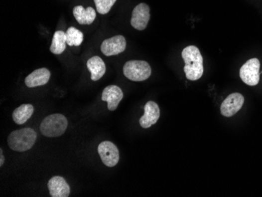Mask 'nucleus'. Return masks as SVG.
<instances>
[{"label":"nucleus","instance_id":"obj_1","mask_svg":"<svg viewBox=\"0 0 262 197\" xmlns=\"http://www.w3.org/2000/svg\"><path fill=\"white\" fill-rule=\"evenodd\" d=\"M185 65L184 67L186 78L196 81L202 77L203 74V58L199 48L196 46H188L181 53Z\"/></svg>","mask_w":262,"mask_h":197},{"label":"nucleus","instance_id":"obj_2","mask_svg":"<svg viewBox=\"0 0 262 197\" xmlns=\"http://www.w3.org/2000/svg\"><path fill=\"white\" fill-rule=\"evenodd\" d=\"M37 135L33 129L26 127L17 130L8 137V146L13 151L25 152L31 150L35 145Z\"/></svg>","mask_w":262,"mask_h":197},{"label":"nucleus","instance_id":"obj_3","mask_svg":"<svg viewBox=\"0 0 262 197\" xmlns=\"http://www.w3.org/2000/svg\"><path fill=\"white\" fill-rule=\"evenodd\" d=\"M68 127V120L64 115L56 113L46 116L40 124L41 133L48 138L61 136Z\"/></svg>","mask_w":262,"mask_h":197},{"label":"nucleus","instance_id":"obj_4","mask_svg":"<svg viewBox=\"0 0 262 197\" xmlns=\"http://www.w3.org/2000/svg\"><path fill=\"white\" fill-rule=\"evenodd\" d=\"M124 74L126 77L132 81H144L151 76V67L146 61L132 60L124 65Z\"/></svg>","mask_w":262,"mask_h":197},{"label":"nucleus","instance_id":"obj_5","mask_svg":"<svg viewBox=\"0 0 262 197\" xmlns=\"http://www.w3.org/2000/svg\"><path fill=\"white\" fill-rule=\"evenodd\" d=\"M260 75V61L258 58L248 60L240 68V78L244 83L249 86L259 84Z\"/></svg>","mask_w":262,"mask_h":197},{"label":"nucleus","instance_id":"obj_6","mask_svg":"<svg viewBox=\"0 0 262 197\" xmlns=\"http://www.w3.org/2000/svg\"><path fill=\"white\" fill-rule=\"evenodd\" d=\"M98 153L106 166L113 168L120 161V152L117 146L109 141H105L98 146Z\"/></svg>","mask_w":262,"mask_h":197},{"label":"nucleus","instance_id":"obj_7","mask_svg":"<svg viewBox=\"0 0 262 197\" xmlns=\"http://www.w3.org/2000/svg\"><path fill=\"white\" fill-rule=\"evenodd\" d=\"M244 97L240 93H233L228 96L221 105V113L225 117H231L242 109Z\"/></svg>","mask_w":262,"mask_h":197},{"label":"nucleus","instance_id":"obj_8","mask_svg":"<svg viewBox=\"0 0 262 197\" xmlns=\"http://www.w3.org/2000/svg\"><path fill=\"white\" fill-rule=\"evenodd\" d=\"M150 19V8L146 3H140L135 6L132 12L131 25L135 29L143 31L148 25Z\"/></svg>","mask_w":262,"mask_h":197},{"label":"nucleus","instance_id":"obj_9","mask_svg":"<svg viewBox=\"0 0 262 197\" xmlns=\"http://www.w3.org/2000/svg\"><path fill=\"white\" fill-rule=\"evenodd\" d=\"M127 42L123 35H116L110 39H106L102 42L101 50L108 57L121 54L126 50Z\"/></svg>","mask_w":262,"mask_h":197},{"label":"nucleus","instance_id":"obj_10","mask_svg":"<svg viewBox=\"0 0 262 197\" xmlns=\"http://www.w3.org/2000/svg\"><path fill=\"white\" fill-rule=\"evenodd\" d=\"M160 116V109L159 105L155 102L150 101L144 105V114L140 117L139 123L140 127L144 129L149 128L151 126L156 124Z\"/></svg>","mask_w":262,"mask_h":197},{"label":"nucleus","instance_id":"obj_11","mask_svg":"<svg viewBox=\"0 0 262 197\" xmlns=\"http://www.w3.org/2000/svg\"><path fill=\"white\" fill-rule=\"evenodd\" d=\"M124 98V93L120 87L116 85H110L104 89L102 99L108 102V109L114 111L118 107L119 104Z\"/></svg>","mask_w":262,"mask_h":197},{"label":"nucleus","instance_id":"obj_12","mask_svg":"<svg viewBox=\"0 0 262 197\" xmlns=\"http://www.w3.org/2000/svg\"><path fill=\"white\" fill-rule=\"evenodd\" d=\"M52 197H68L70 195V187L64 178L54 176L47 183Z\"/></svg>","mask_w":262,"mask_h":197},{"label":"nucleus","instance_id":"obj_13","mask_svg":"<svg viewBox=\"0 0 262 197\" xmlns=\"http://www.w3.org/2000/svg\"><path fill=\"white\" fill-rule=\"evenodd\" d=\"M50 78V72L47 68L36 69L26 77L24 83L29 88L39 87L48 83Z\"/></svg>","mask_w":262,"mask_h":197},{"label":"nucleus","instance_id":"obj_14","mask_svg":"<svg viewBox=\"0 0 262 197\" xmlns=\"http://www.w3.org/2000/svg\"><path fill=\"white\" fill-rule=\"evenodd\" d=\"M87 66L91 73V79L93 81L99 80L106 74V66L103 60L98 56L91 57L87 61Z\"/></svg>","mask_w":262,"mask_h":197},{"label":"nucleus","instance_id":"obj_15","mask_svg":"<svg viewBox=\"0 0 262 197\" xmlns=\"http://www.w3.org/2000/svg\"><path fill=\"white\" fill-rule=\"evenodd\" d=\"M73 15L80 24H91L96 18V12L92 7L87 9L82 6H76L73 9Z\"/></svg>","mask_w":262,"mask_h":197},{"label":"nucleus","instance_id":"obj_16","mask_svg":"<svg viewBox=\"0 0 262 197\" xmlns=\"http://www.w3.org/2000/svg\"><path fill=\"white\" fill-rule=\"evenodd\" d=\"M33 113V105H31V104H24L13 111L12 117L16 124L21 125L31 118Z\"/></svg>","mask_w":262,"mask_h":197},{"label":"nucleus","instance_id":"obj_17","mask_svg":"<svg viewBox=\"0 0 262 197\" xmlns=\"http://www.w3.org/2000/svg\"><path fill=\"white\" fill-rule=\"evenodd\" d=\"M66 34L63 31H57L54 32L52 39L50 51L54 54H61L65 51L66 48Z\"/></svg>","mask_w":262,"mask_h":197},{"label":"nucleus","instance_id":"obj_18","mask_svg":"<svg viewBox=\"0 0 262 197\" xmlns=\"http://www.w3.org/2000/svg\"><path fill=\"white\" fill-rule=\"evenodd\" d=\"M67 44L69 46H80L83 41V34L81 31L74 28L70 27L68 28L66 32Z\"/></svg>","mask_w":262,"mask_h":197},{"label":"nucleus","instance_id":"obj_19","mask_svg":"<svg viewBox=\"0 0 262 197\" xmlns=\"http://www.w3.org/2000/svg\"><path fill=\"white\" fill-rule=\"evenodd\" d=\"M97 11L101 14H106L110 11L117 0H94Z\"/></svg>","mask_w":262,"mask_h":197},{"label":"nucleus","instance_id":"obj_20","mask_svg":"<svg viewBox=\"0 0 262 197\" xmlns=\"http://www.w3.org/2000/svg\"><path fill=\"white\" fill-rule=\"evenodd\" d=\"M4 161H5V158H4L3 153H2V150L1 149L0 150V167H2L3 165Z\"/></svg>","mask_w":262,"mask_h":197}]
</instances>
